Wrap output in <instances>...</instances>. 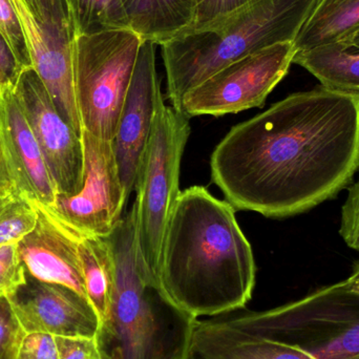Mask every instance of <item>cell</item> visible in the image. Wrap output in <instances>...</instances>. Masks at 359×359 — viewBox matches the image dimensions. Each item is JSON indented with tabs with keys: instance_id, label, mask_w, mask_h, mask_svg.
Listing matches in <instances>:
<instances>
[{
	"instance_id": "8992f818",
	"label": "cell",
	"mask_w": 359,
	"mask_h": 359,
	"mask_svg": "<svg viewBox=\"0 0 359 359\" xmlns=\"http://www.w3.org/2000/svg\"><path fill=\"white\" fill-rule=\"evenodd\" d=\"M190 136L189 118L160 99L153 132L137 178V242L143 266L158 280L168 219L180 194V170Z\"/></svg>"
},
{
	"instance_id": "d6a6232c",
	"label": "cell",
	"mask_w": 359,
	"mask_h": 359,
	"mask_svg": "<svg viewBox=\"0 0 359 359\" xmlns=\"http://www.w3.org/2000/svg\"><path fill=\"white\" fill-rule=\"evenodd\" d=\"M23 4H25V6H29V4H31L32 0H22Z\"/></svg>"
},
{
	"instance_id": "4dcf8cb0",
	"label": "cell",
	"mask_w": 359,
	"mask_h": 359,
	"mask_svg": "<svg viewBox=\"0 0 359 359\" xmlns=\"http://www.w3.org/2000/svg\"><path fill=\"white\" fill-rule=\"evenodd\" d=\"M345 283L350 290L359 293V259L354 264L351 276L345 280Z\"/></svg>"
},
{
	"instance_id": "83f0119b",
	"label": "cell",
	"mask_w": 359,
	"mask_h": 359,
	"mask_svg": "<svg viewBox=\"0 0 359 359\" xmlns=\"http://www.w3.org/2000/svg\"><path fill=\"white\" fill-rule=\"evenodd\" d=\"M16 359H59L55 337L41 333L25 335Z\"/></svg>"
},
{
	"instance_id": "3957f363",
	"label": "cell",
	"mask_w": 359,
	"mask_h": 359,
	"mask_svg": "<svg viewBox=\"0 0 359 359\" xmlns=\"http://www.w3.org/2000/svg\"><path fill=\"white\" fill-rule=\"evenodd\" d=\"M105 238L115 283L109 316L97 337L103 359H189L198 320L175 306L143 266L135 204Z\"/></svg>"
},
{
	"instance_id": "ac0fdd59",
	"label": "cell",
	"mask_w": 359,
	"mask_h": 359,
	"mask_svg": "<svg viewBox=\"0 0 359 359\" xmlns=\"http://www.w3.org/2000/svg\"><path fill=\"white\" fill-rule=\"evenodd\" d=\"M293 63L307 69L322 86L359 96V48L343 42L295 53Z\"/></svg>"
},
{
	"instance_id": "ffe728a7",
	"label": "cell",
	"mask_w": 359,
	"mask_h": 359,
	"mask_svg": "<svg viewBox=\"0 0 359 359\" xmlns=\"http://www.w3.org/2000/svg\"><path fill=\"white\" fill-rule=\"evenodd\" d=\"M76 35L130 29L122 0H67Z\"/></svg>"
},
{
	"instance_id": "d4e9b609",
	"label": "cell",
	"mask_w": 359,
	"mask_h": 359,
	"mask_svg": "<svg viewBox=\"0 0 359 359\" xmlns=\"http://www.w3.org/2000/svg\"><path fill=\"white\" fill-rule=\"evenodd\" d=\"M339 234L350 248L359 251V177L348 188L347 200L341 208Z\"/></svg>"
},
{
	"instance_id": "52a82bcc",
	"label": "cell",
	"mask_w": 359,
	"mask_h": 359,
	"mask_svg": "<svg viewBox=\"0 0 359 359\" xmlns=\"http://www.w3.org/2000/svg\"><path fill=\"white\" fill-rule=\"evenodd\" d=\"M143 41L130 29L76 35L74 74L82 130L113 140Z\"/></svg>"
},
{
	"instance_id": "f1b7e54d",
	"label": "cell",
	"mask_w": 359,
	"mask_h": 359,
	"mask_svg": "<svg viewBox=\"0 0 359 359\" xmlns=\"http://www.w3.org/2000/svg\"><path fill=\"white\" fill-rule=\"evenodd\" d=\"M22 71L10 44L0 32V90L15 86Z\"/></svg>"
},
{
	"instance_id": "836d02e7",
	"label": "cell",
	"mask_w": 359,
	"mask_h": 359,
	"mask_svg": "<svg viewBox=\"0 0 359 359\" xmlns=\"http://www.w3.org/2000/svg\"><path fill=\"white\" fill-rule=\"evenodd\" d=\"M67 4H69V1H67Z\"/></svg>"
},
{
	"instance_id": "4316f807",
	"label": "cell",
	"mask_w": 359,
	"mask_h": 359,
	"mask_svg": "<svg viewBox=\"0 0 359 359\" xmlns=\"http://www.w3.org/2000/svg\"><path fill=\"white\" fill-rule=\"evenodd\" d=\"M249 1L251 0H198L196 22L189 32L203 29L224 18Z\"/></svg>"
},
{
	"instance_id": "30bf717a",
	"label": "cell",
	"mask_w": 359,
	"mask_h": 359,
	"mask_svg": "<svg viewBox=\"0 0 359 359\" xmlns=\"http://www.w3.org/2000/svg\"><path fill=\"white\" fill-rule=\"evenodd\" d=\"M83 183L75 194H57L46 209L79 236L107 238L122 217L128 198L124 190L111 141L82 130Z\"/></svg>"
},
{
	"instance_id": "5b68a950",
	"label": "cell",
	"mask_w": 359,
	"mask_h": 359,
	"mask_svg": "<svg viewBox=\"0 0 359 359\" xmlns=\"http://www.w3.org/2000/svg\"><path fill=\"white\" fill-rule=\"evenodd\" d=\"M228 322L303 350L314 359H359V293L345 280L274 309Z\"/></svg>"
},
{
	"instance_id": "277c9868",
	"label": "cell",
	"mask_w": 359,
	"mask_h": 359,
	"mask_svg": "<svg viewBox=\"0 0 359 359\" xmlns=\"http://www.w3.org/2000/svg\"><path fill=\"white\" fill-rule=\"evenodd\" d=\"M318 0H251L224 18L161 44L166 96L178 109L186 93L233 61L294 42Z\"/></svg>"
},
{
	"instance_id": "44dd1931",
	"label": "cell",
	"mask_w": 359,
	"mask_h": 359,
	"mask_svg": "<svg viewBox=\"0 0 359 359\" xmlns=\"http://www.w3.org/2000/svg\"><path fill=\"white\" fill-rule=\"evenodd\" d=\"M37 219V206L17 188L0 196V247L18 244Z\"/></svg>"
},
{
	"instance_id": "9c48e42d",
	"label": "cell",
	"mask_w": 359,
	"mask_h": 359,
	"mask_svg": "<svg viewBox=\"0 0 359 359\" xmlns=\"http://www.w3.org/2000/svg\"><path fill=\"white\" fill-rule=\"evenodd\" d=\"M295 53L294 42H280L233 61L186 93L177 109L190 119L262 107L288 74Z\"/></svg>"
},
{
	"instance_id": "2e32d148",
	"label": "cell",
	"mask_w": 359,
	"mask_h": 359,
	"mask_svg": "<svg viewBox=\"0 0 359 359\" xmlns=\"http://www.w3.org/2000/svg\"><path fill=\"white\" fill-rule=\"evenodd\" d=\"M122 4L130 29L159 46L189 32L198 12V0H122Z\"/></svg>"
},
{
	"instance_id": "484cf974",
	"label": "cell",
	"mask_w": 359,
	"mask_h": 359,
	"mask_svg": "<svg viewBox=\"0 0 359 359\" xmlns=\"http://www.w3.org/2000/svg\"><path fill=\"white\" fill-rule=\"evenodd\" d=\"M59 359H103L97 337H55Z\"/></svg>"
},
{
	"instance_id": "7a4b0ae2",
	"label": "cell",
	"mask_w": 359,
	"mask_h": 359,
	"mask_svg": "<svg viewBox=\"0 0 359 359\" xmlns=\"http://www.w3.org/2000/svg\"><path fill=\"white\" fill-rule=\"evenodd\" d=\"M257 266L236 209L203 186L180 192L168 219L158 283L192 318L243 309L252 297Z\"/></svg>"
},
{
	"instance_id": "7402d4cb",
	"label": "cell",
	"mask_w": 359,
	"mask_h": 359,
	"mask_svg": "<svg viewBox=\"0 0 359 359\" xmlns=\"http://www.w3.org/2000/svg\"><path fill=\"white\" fill-rule=\"evenodd\" d=\"M0 32L23 69L32 67L27 36L13 0H0Z\"/></svg>"
},
{
	"instance_id": "d6986e66",
	"label": "cell",
	"mask_w": 359,
	"mask_h": 359,
	"mask_svg": "<svg viewBox=\"0 0 359 359\" xmlns=\"http://www.w3.org/2000/svg\"><path fill=\"white\" fill-rule=\"evenodd\" d=\"M78 253L86 297L102 325L109 316L115 283V265L111 247L105 238L80 236Z\"/></svg>"
},
{
	"instance_id": "9a60e30c",
	"label": "cell",
	"mask_w": 359,
	"mask_h": 359,
	"mask_svg": "<svg viewBox=\"0 0 359 359\" xmlns=\"http://www.w3.org/2000/svg\"><path fill=\"white\" fill-rule=\"evenodd\" d=\"M35 228L17 244L19 257L29 276L42 282L73 289L86 297L78 253L79 236L38 206Z\"/></svg>"
},
{
	"instance_id": "1f68e13d",
	"label": "cell",
	"mask_w": 359,
	"mask_h": 359,
	"mask_svg": "<svg viewBox=\"0 0 359 359\" xmlns=\"http://www.w3.org/2000/svg\"><path fill=\"white\" fill-rule=\"evenodd\" d=\"M343 43L348 44V46H353V48H359V31L358 33L354 34L351 38L347 40V41L343 42Z\"/></svg>"
},
{
	"instance_id": "f546056e",
	"label": "cell",
	"mask_w": 359,
	"mask_h": 359,
	"mask_svg": "<svg viewBox=\"0 0 359 359\" xmlns=\"http://www.w3.org/2000/svg\"><path fill=\"white\" fill-rule=\"evenodd\" d=\"M15 188L16 186L11 176L10 170H8L6 159L2 154L1 147H0V196H4Z\"/></svg>"
},
{
	"instance_id": "603a6c76",
	"label": "cell",
	"mask_w": 359,
	"mask_h": 359,
	"mask_svg": "<svg viewBox=\"0 0 359 359\" xmlns=\"http://www.w3.org/2000/svg\"><path fill=\"white\" fill-rule=\"evenodd\" d=\"M27 283V270L17 245L0 247V297L11 299Z\"/></svg>"
},
{
	"instance_id": "e0dca14e",
	"label": "cell",
	"mask_w": 359,
	"mask_h": 359,
	"mask_svg": "<svg viewBox=\"0 0 359 359\" xmlns=\"http://www.w3.org/2000/svg\"><path fill=\"white\" fill-rule=\"evenodd\" d=\"M358 31L359 0H318L295 38V50L345 42Z\"/></svg>"
},
{
	"instance_id": "4fadbf2b",
	"label": "cell",
	"mask_w": 359,
	"mask_h": 359,
	"mask_svg": "<svg viewBox=\"0 0 359 359\" xmlns=\"http://www.w3.org/2000/svg\"><path fill=\"white\" fill-rule=\"evenodd\" d=\"M8 299L27 334L98 337V313L86 297L69 287L42 282L27 272V283Z\"/></svg>"
},
{
	"instance_id": "5bb4252c",
	"label": "cell",
	"mask_w": 359,
	"mask_h": 359,
	"mask_svg": "<svg viewBox=\"0 0 359 359\" xmlns=\"http://www.w3.org/2000/svg\"><path fill=\"white\" fill-rule=\"evenodd\" d=\"M0 147L17 189L38 206L54 204L56 185L14 86L0 90Z\"/></svg>"
},
{
	"instance_id": "8fae6325",
	"label": "cell",
	"mask_w": 359,
	"mask_h": 359,
	"mask_svg": "<svg viewBox=\"0 0 359 359\" xmlns=\"http://www.w3.org/2000/svg\"><path fill=\"white\" fill-rule=\"evenodd\" d=\"M14 88L58 194H77L83 183L81 136L63 119L33 67L21 72Z\"/></svg>"
},
{
	"instance_id": "6da1fadb",
	"label": "cell",
	"mask_w": 359,
	"mask_h": 359,
	"mask_svg": "<svg viewBox=\"0 0 359 359\" xmlns=\"http://www.w3.org/2000/svg\"><path fill=\"white\" fill-rule=\"evenodd\" d=\"M236 210L301 215L349 187L359 170V96L318 86L233 126L210 160Z\"/></svg>"
},
{
	"instance_id": "cb8c5ba5",
	"label": "cell",
	"mask_w": 359,
	"mask_h": 359,
	"mask_svg": "<svg viewBox=\"0 0 359 359\" xmlns=\"http://www.w3.org/2000/svg\"><path fill=\"white\" fill-rule=\"evenodd\" d=\"M25 335L10 299L0 297V359H16Z\"/></svg>"
},
{
	"instance_id": "ba28073f",
	"label": "cell",
	"mask_w": 359,
	"mask_h": 359,
	"mask_svg": "<svg viewBox=\"0 0 359 359\" xmlns=\"http://www.w3.org/2000/svg\"><path fill=\"white\" fill-rule=\"evenodd\" d=\"M22 23L32 67L63 119L81 136L76 98L74 42L76 32L67 0H13Z\"/></svg>"
},
{
	"instance_id": "7c38bea8",
	"label": "cell",
	"mask_w": 359,
	"mask_h": 359,
	"mask_svg": "<svg viewBox=\"0 0 359 359\" xmlns=\"http://www.w3.org/2000/svg\"><path fill=\"white\" fill-rule=\"evenodd\" d=\"M163 97L156 65V44L143 41L118 119L111 145L126 196L136 187L139 170Z\"/></svg>"
}]
</instances>
